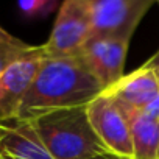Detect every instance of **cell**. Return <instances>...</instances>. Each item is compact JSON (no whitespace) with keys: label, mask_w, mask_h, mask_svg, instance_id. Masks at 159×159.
Returning a JSON list of instances; mask_svg holds the SVG:
<instances>
[{"label":"cell","mask_w":159,"mask_h":159,"mask_svg":"<svg viewBox=\"0 0 159 159\" xmlns=\"http://www.w3.org/2000/svg\"><path fill=\"white\" fill-rule=\"evenodd\" d=\"M30 122L53 159H92L108 153L91 125L88 105L53 109Z\"/></svg>","instance_id":"7a4b0ae2"},{"label":"cell","mask_w":159,"mask_h":159,"mask_svg":"<svg viewBox=\"0 0 159 159\" xmlns=\"http://www.w3.org/2000/svg\"><path fill=\"white\" fill-rule=\"evenodd\" d=\"M19 10L28 17H39L48 14L58 7L55 0H20L17 3Z\"/></svg>","instance_id":"7c38bea8"},{"label":"cell","mask_w":159,"mask_h":159,"mask_svg":"<svg viewBox=\"0 0 159 159\" xmlns=\"http://www.w3.org/2000/svg\"><path fill=\"white\" fill-rule=\"evenodd\" d=\"M142 66H145V67H148V69H151L156 75H157V78H159V50L147 61V62H143Z\"/></svg>","instance_id":"5bb4252c"},{"label":"cell","mask_w":159,"mask_h":159,"mask_svg":"<svg viewBox=\"0 0 159 159\" xmlns=\"http://www.w3.org/2000/svg\"><path fill=\"white\" fill-rule=\"evenodd\" d=\"M0 159H53L30 120L0 122Z\"/></svg>","instance_id":"ba28073f"},{"label":"cell","mask_w":159,"mask_h":159,"mask_svg":"<svg viewBox=\"0 0 159 159\" xmlns=\"http://www.w3.org/2000/svg\"><path fill=\"white\" fill-rule=\"evenodd\" d=\"M44 58L41 45L34 55L17 61L0 75V122L17 119L22 102Z\"/></svg>","instance_id":"8992f818"},{"label":"cell","mask_w":159,"mask_h":159,"mask_svg":"<svg viewBox=\"0 0 159 159\" xmlns=\"http://www.w3.org/2000/svg\"><path fill=\"white\" fill-rule=\"evenodd\" d=\"M142 112H143L145 116H148L150 119L159 122V94L142 109Z\"/></svg>","instance_id":"4fadbf2b"},{"label":"cell","mask_w":159,"mask_h":159,"mask_svg":"<svg viewBox=\"0 0 159 159\" xmlns=\"http://www.w3.org/2000/svg\"><path fill=\"white\" fill-rule=\"evenodd\" d=\"M131 39H98L88 42L80 56L98 80L103 91L114 86L123 76L125 59Z\"/></svg>","instance_id":"52a82bcc"},{"label":"cell","mask_w":159,"mask_h":159,"mask_svg":"<svg viewBox=\"0 0 159 159\" xmlns=\"http://www.w3.org/2000/svg\"><path fill=\"white\" fill-rule=\"evenodd\" d=\"M41 45H30L0 25V75L17 61L34 55Z\"/></svg>","instance_id":"8fae6325"},{"label":"cell","mask_w":159,"mask_h":159,"mask_svg":"<svg viewBox=\"0 0 159 159\" xmlns=\"http://www.w3.org/2000/svg\"><path fill=\"white\" fill-rule=\"evenodd\" d=\"M116 105L129 128L133 159H159V122L150 119L140 109L125 106L119 102H116Z\"/></svg>","instance_id":"30bf717a"},{"label":"cell","mask_w":159,"mask_h":159,"mask_svg":"<svg viewBox=\"0 0 159 159\" xmlns=\"http://www.w3.org/2000/svg\"><path fill=\"white\" fill-rule=\"evenodd\" d=\"M103 94L125 106L142 111L159 94V78L151 69L140 66L137 70L123 75Z\"/></svg>","instance_id":"9c48e42d"},{"label":"cell","mask_w":159,"mask_h":159,"mask_svg":"<svg viewBox=\"0 0 159 159\" xmlns=\"http://www.w3.org/2000/svg\"><path fill=\"white\" fill-rule=\"evenodd\" d=\"M153 0H91L89 41L131 39Z\"/></svg>","instance_id":"277c9868"},{"label":"cell","mask_w":159,"mask_h":159,"mask_svg":"<svg viewBox=\"0 0 159 159\" xmlns=\"http://www.w3.org/2000/svg\"><path fill=\"white\" fill-rule=\"evenodd\" d=\"M91 125L106 150L112 154L133 159V140L126 119L116 102L106 94H100L88 105Z\"/></svg>","instance_id":"5b68a950"},{"label":"cell","mask_w":159,"mask_h":159,"mask_svg":"<svg viewBox=\"0 0 159 159\" xmlns=\"http://www.w3.org/2000/svg\"><path fill=\"white\" fill-rule=\"evenodd\" d=\"M91 34V0H66L58 8L53 30L42 50L45 58L80 55Z\"/></svg>","instance_id":"3957f363"},{"label":"cell","mask_w":159,"mask_h":159,"mask_svg":"<svg viewBox=\"0 0 159 159\" xmlns=\"http://www.w3.org/2000/svg\"><path fill=\"white\" fill-rule=\"evenodd\" d=\"M102 92V84L80 55L44 58L17 119L30 120L53 109L84 106Z\"/></svg>","instance_id":"6da1fadb"},{"label":"cell","mask_w":159,"mask_h":159,"mask_svg":"<svg viewBox=\"0 0 159 159\" xmlns=\"http://www.w3.org/2000/svg\"><path fill=\"white\" fill-rule=\"evenodd\" d=\"M92 159H128V157H122V156H117V154H112V153H103V154H98Z\"/></svg>","instance_id":"9a60e30c"}]
</instances>
